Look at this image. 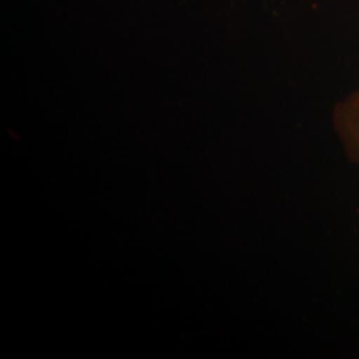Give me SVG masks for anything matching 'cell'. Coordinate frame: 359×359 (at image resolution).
<instances>
[{
	"mask_svg": "<svg viewBox=\"0 0 359 359\" xmlns=\"http://www.w3.org/2000/svg\"><path fill=\"white\" fill-rule=\"evenodd\" d=\"M358 215H359V209H358Z\"/></svg>",
	"mask_w": 359,
	"mask_h": 359,
	"instance_id": "cell-2",
	"label": "cell"
},
{
	"mask_svg": "<svg viewBox=\"0 0 359 359\" xmlns=\"http://www.w3.org/2000/svg\"><path fill=\"white\" fill-rule=\"evenodd\" d=\"M333 126L348 158L359 167V87L335 105Z\"/></svg>",
	"mask_w": 359,
	"mask_h": 359,
	"instance_id": "cell-1",
	"label": "cell"
}]
</instances>
